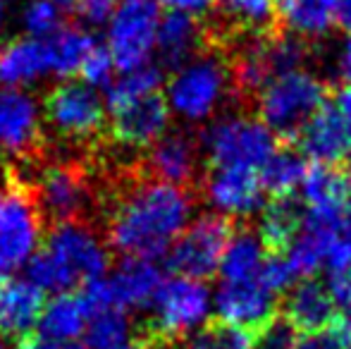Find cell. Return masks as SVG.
I'll return each instance as SVG.
<instances>
[{"label":"cell","instance_id":"cell-18","mask_svg":"<svg viewBox=\"0 0 351 349\" xmlns=\"http://www.w3.org/2000/svg\"><path fill=\"white\" fill-rule=\"evenodd\" d=\"M43 313V289L17 278H0V337L22 342L34 335Z\"/></svg>","mask_w":351,"mask_h":349},{"label":"cell","instance_id":"cell-41","mask_svg":"<svg viewBox=\"0 0 351 349\" xmlns=\"http://www.w3.org/2000/svg\"><path fill=\"white\" fill-rule=\"evenodd\" d=\"M5 22V0H0V27H3Z\"/></svg>","mask_w":351,"mask_h":349},{"label":"cell","instance_id":"cell-40","mask_svg":"<svg viewBox=\"0 0 351 349\" xmlns=\"http://www.w3.org/2000/svg\"><path fill=\"white\" fill-rule=\"evenodd\" d=\"M53 5H56L58 10H60L62 14H77V5H79V0H51Z\"/></svg>","mask_w":351,"mask_h":349},{"label":"cell","instance_id":"cell-12","mask_svg":"<svg viewBox=\"0 0 351 349\" xmlns=\"http://www.w3.org/2000/svg\"><path fill=\"white\" fill-rule=\"evenodd\" d=\"M110 112L112 117L106 134L108 144L120 151H130V154H143L170 127V106L160 91Z\"/></svg>","mask_w":351,"mask_h":349},{"label":"cell","instance_id":"cell-16","mask_svg":"<svg viewBox=\"0 0 351 349\" xmlns=\"http://www.w3.org/2000/svg\"><path fill=\"white\" fill-rule=\"evenodd\" d=\"M294 146L304 158L313 163L342 165L351 154V127L335 110L332 103H325L313 117L304 125Z\"/></svg>","mask_w":351,"mask_h":349},{"label":"cell","instance_id":"cell-34","mask_svg":"<svg viewBox=\"0 0 351 349\" xmlns=\"http://www.w3.org/2000/svg\"><path fill=\"white\" fill-rule=\"evenodd\" d=\"M120 0H79L77 14L86 24H106L112 17Z\"/></svg>","mask_w":351,"mask_h":349},{"label":"cell","instance_id":"cell-9","mask_svg":"<svg viewBox=\"0 0 351 349\" xmlns=\"http://www.w3.org/2000/svg\"><path fill=\"white\" fill-rule=\"evenodd\" d=\"M43 115L32 93L22 88H0V154L8 163L27 170L48 154Z\"/></svg>","mask_w":351,"mask_h":349},{"label":"cell","instance_id":"cell-36","mask_svg":"<svg viewBox=\"0 0 351 349\" xmlns=\"http://www.w3.org/2000/svg\"><path fill=\"white\" fill-rule=\"evenodd\" d=\"M332 106H335V110L344 117V122L351 127V84H344L335 91Z\"/></svg>","mask_w":351,"mask_h":349},{"label":"cell","instance_id":"cell-35","mask_svg":"<svg viewBox=\"0 0 351 349\" xmlns=\"http://www.w3.org/2000/svg\"><path fill=\"white\" fill-rule=\"evenodd\" d=\"M158 5H165L170 12H184V14H201L208 12L215 5V0H158Z\"/></svg>","mask_w":351,"mask_h":349},{"label":"cell","instance_id":"cell-23","mask_svg":"<svg viewBox=\"0 0 351 349\" xmlns=\"http://www.w3.org/2000/svg\"><path fill=\"white\" fill-rule=\"evenodd\" d=\"M88 313L86 304H84L82 292H67L56 297L41 313V333L46 340L51 342H70L77 340L88 326Z\"/></svg>","mask_w":351,"mask_h":349},{"label":"cell","instance_id":"cell-5","mask_svg":"<svg viewBox=\"0 0 351 349\" xmlns=\"http://www.w3.org/2000/svg\"><path fill=\"white\" fill-rule=\"evenodd\" d=\"M206 168H254L270 158L280 141L249 110L227 112L199 132Z\"/></svg>","mask_w":351,"mask_h":349},{"label":"cell","instance_id":"cell-11","mask_svg":"<svg viewBox=\"0 0 351 349\" xmlns=\"http://www.w3.org/2000/svg\"><path fill=\"white\" fill-rule=\"evenodd\" d=\"M141 165L156 180L182 186V189H191L201 196L206 160L204 151H201L199 132H165L156 144L148 146L141 154Z\"/></svg>","mask_w":351,"mask_h":349},{"label":"cell","instance_id":"cell-14","mask_svg":"<svg viewBox=\"0 0 351 349\" xmlns=\"http://www.w3.org/2000/svg\"><path fill=\"white\" fill-rule=\"evenodd\" d=\"M201 199H208L220 213L241 223L263 208V186L254 168H206Z\"/></svg>","mask_w":351,"mask_h":349},{"label":"cell","instance_id":"cell-43","mask_svg":"<svg viewBox=\"0 0 351 349\" xmlns=\"http://www.w3.org/2000/svg\"><path fill=\"white\" fill-rule=\"evenodd\" d=\"M347 321H349V326H351V304H347Z\"/></svg>","mask_w":351,"mask_h":349},{"label":"cell","instance_id":"cell-2","mask_svg":"<svg viewBox=\"0 0 351 349\" xmlns=\"http://www.w3.org/2000/svg\"><path fill=\"white\" fill-rule=\"evenodd\" d=\"M46 225L29 180L12 163L0 160V278L32 258L43 244Z\"/></svg>","mask_w":351,"mask_h":349},{"label":"cell","instance_id":"cell-22","mask_svg":"<svg viewBox=\"0 0 351 349\" xmlns=\"http://www.w3.org/2000/svg\"><path fill=\"white\" fill-rule=\"evenodd\" d=\"M301 199L313 210H349L351 173L344 165L313 163L301 182Z\"/></svg>","mask_w":351,"mask_h":349},{"label":"cell","instance_id":"cell-1","mask_svg":"<svg viewBox=\"0 0 351 349\" xmlns=\"http://www.w3.org/2000/svg\"><path fill=\"white\" fill-rule=\"evenodd\" d=\"M108 268V244L98 228L88 223L53 225L46 232L41 252L32 258L29 278L36 287L53 292H77Z\"/></svg>","mask_w":351,"mask_h":349},{"label":"cell","instance_id":"cell-4","mask_svg":"<svg viewBox=\"0 0 351 349\" xmlns=\"http://www.w3.org/2000/svg\"><path fill=\"white\" fill-rule=\"evenodd\" d=\"M43 120L65 149L93 154L106 144V110L91 86L62 82L43 98Z\"/></svg>","mask_w":351,"mask_h":349},{"label":"cell","instance_id":"cell-45","mask_svg":"<svg viewBox=\"0 0 351 349\" xmlns=\"http://www.w3.org/2000/svg\"><path fill=\"white\" fill-rule=\"evenodd\" d=\"M344 349H351V340H349V345H347V347H344Z\"/></svg>","mask_w":351,"mask_h":349},{"label":"cell","instance_id":"cell-13","mask_svg":"<svg viewBox=\"0 0 351 349\" xmlns=\"http://www.w3.org/2000/svg\"><path fill=\"white\" fill-rule=\"evenodd\" d=\"M215 309L217 318L246 328L261 337L280 318V297L263 287L256 275L249 280L220 282V289L215 294Z\"/></svg>","mask_w":351,"mask_h":349},{"label":"cell","instance_id":"cell-37","mask_svg":"<svg viewBox=\"0 0 351 349\" xmlns=\"http://www.w3.org/2000/svg\"><path fill=\"white\" fill-rule=\"evenodd\" d=\"M337 72H339V77L344 80V84H351V34L344 38L342 48H339Z\"/></svg>","mask_w":351,"mask_h":349},{"label":"cell","instance_id":"cell-39","mask_svg":"<svg viewBox=\"0 0 351 349\" xmlns=\"http://www.w3.org/2000/svg\"><path fill=\"white\" fill-rule=\"evenodd\" d=\"M17 349H62V347L51 340H43V337H38V335H32V337H27V340L17 342Z\"/></svg>","mask_w":351,"mask_h":349},{"label":"cell","instance_id":"cell-8","mask_svg":"<svg viewBox=\"0 0 351 349\" xmlns=\"http://www.w3.org/2000/svg\"><path fill=\"white\" fill-rule=\"evenodd\" d=\"M208 302L210 297L206 282H196L189 278H172L162 282L160 292L153 302V316L139 323L134 333L175 347L182 337H186L206 321Z\"/></svg>","mask_w":351,"mask_h":349},{"label":"cell","instance_id":"cell-17","mask_svg":"<svg viewBox=\"0 0 351 349\" xmlns=\"http://www.w3.org/2000/svg\"><path fill=\"white\" fill-rule=\"evenodd\" d=\"M306 204L299 194L270 196L261 208L256 234L261 239L265 256H285L304 230Z\"/></svg>","mask_w":351,"mask_h":349},{"label":"cell","instance_id":"cell-15","mask_svg":"<svg viewBox=\"0 0 351 349\" xmlns=\"http://www.w3.org/2000/svg\"><path fill=\"white\" fill-rule=\"evenodd\" d=\"M280 318L296 335H311L332 326L339 318V311L323 280L301 278L280 297Z\"/></svg>","mask_w":351,"mask_h":349},{"label":"cell","instance_id":"cell-27","mask_svg":"<svg viewBox=\"0 0 351 349\" xmlns=\"http://www.w3.org/2000/svg\"><path fill=\"white\" fill-rule=\"evenodd\" d=\"M278 17L294 36H323L335 24V0H278Z\"/></svg>","mask_w":351,"mask_h":349},{"label":"cell","instance_id":"cell-26","mask_svg":"<svg viewBox=\"0 0 351 349\" xmlns=\"http://www.w3.org/2000/svg\"><path fill=\"white\" fill-rule=\"evenodd\" d=\"M96 41L93 36L82 27H60L51 36V41H46L48 51V65L51 72L62 80L72 75H79L86 56L93 51Z\"/></svg>","mask_w":351,"mask_h":349},{"label":"cell","instance_id":"cell-21","mask_svg":"<svg viewBox=\"0 0 351 349\" xmlns=\"http://www.w3.org/2000/svg\"><path fill=\"white\" fill-rule=\"evenodd\" d=\"M46 72H51L48 51L38 38L19 36L0 46V88L34 84Z\"/></svg>","mask_w":351,"mask_h":349},{"label":"cell","instance_id":"cell-38","mask_svg":"<svg viewBox=\"0 0 351 349\" xmlns=\"http://www.w3.org/2000/svg\"><path fill=\"white\" fill-rule=\"evenodd\" d=\"M335 22L351 34V0H335Z\"/></svg>","mask_w":351,"mask_h":349},{"label":"cell","instance_id":"cell-10","mask_svg":"<svg viewBox=\"0 0 351 349\" xmlns=\"http://www.w3.org/2000/svg\"><path fill=\"white\" fill-rule=\"evenodd\" d=\"M108 22V51L115 70L130 72L146 65L160 27L158 0H120Z\"/></svg>","mask_w":351,"mask_h":349},{"label":"cell","instance_id":"cell-33","mask_svg":"<svg viewBox=\"0 0 351 349\" xmlns=\"http://www.w3.org/2000/svg\"><path fill=\"white\" fill-rule=\"evenodd\" d=\"M112 72H115V62H112L110 51L106 46H98L96 43L93 51L86 56V60H84L79 75H82L84 84L93 88V86H110Z\"/></svg>","mask_w":351,"mask_h":349},{"label":"cell","instance_id":"cell-6","mask_svg":"<svg viewBox=\"0 0 351 349\" xmlns=\"http://www.w3.org/2000/svg\"><path fill=\"white\" fill-rule=\"evenodd\" d=\"M232 98V80L227 58L213 48L175 70L167 86V106L189 122H204Z\"/></svg>","mask_w":351,"mask_h":349},{"label":"cell","instance_id":"cell-20","mask_svg":"<svg viewBox=\"0 0 351 349\" xmlns=\"http://www.w3.org/2000/svg\"><path fill=\"white\" fill-rule=\"evenodd\" d=\"M162 275L146 258H125L117 265L115 275L108 280L112 294V304L120 311L153 306L158 292L162 287Z\"/></svg>","mask_w":351,"mask_h":349},{"label":"cell","instance_id":"cell-25","mask_svg":"<svg viewBox=\"0 0 351 349\" xmlns=\"http://www.w3.org/2000/svg\"><path fill=\"white\" fill-rule=\"evenodd\" d=\"M230 32L227 41L237 36H258L275 32L278 0H220Z\"/></svg>","mask_w":351,"mask_h":349},{"label":"cell","instance_id":"cell-3","mask_svg":"<svg viewBox=\"0 0 351 349\" xmlns=\"http://www.w3.org/2000/svg\"><path fill=\"white\" fill-rule=\"evenodd\" d=\"M328 103V84L308 70L275 77L254 101V115L280 144H294L304 125Z\"/></svg>","mask_w":351,"mask_h":349},{"label":"cell","instance_id":"cell-31","mask_svg":"<svg viewBox=\"0 0 351 349\" xmlns=\"http://www.w3.org/2000/svg\"><path fill=\"white\" fill-rule=\"evenodd\" d=\"M60 17H62V12L51 0H29L22 12L24 29H27L29 36H34V38L53 36V34L60 29Z\"/></svg>","mask_w":351,"mask_h":349},{"label":"cell","instance_id":"cell-42","mask_svg":"<svg viewBox=\"0 0 351 349\" xmlns=\"http://www.w3.org/2000/svg\"><path fill=\"white\" fill-rule=\"evenodd\" d=\"M344 232L351 237V204H349V215H347V230H344Z\"/></svg>","mask_w":351,"mask_h":349},{"label":"cell","instance_id":"cell-29","mask_svg":"<svg viewBox=\"0 0 351 349\" xmlns=\"http://www.w3.org/2000/svg\"><path fill=\"white\" fill-rule=\"evenodd\" d=\"M162 86V70L158 65H146L136 67V70L122 72L120 80L110 82L108 86V108L117 110V108L127 106L132 101H139L143 96L158 93V88Z\"/></svg>","mask_w":351,"mask_h":349},{"label":"cell","instance_id":"cell-19","mask_svg":"<svg viewBox=\"0 0 351 349\" xmlns=\"http://www.w3.org/2000/svg\"><path fill=\"white\" fill-rule=\"evenodd\" d=\"M208 46L206 29L199 24L194 14L170 12L160 19L156 36V48L160 62L170 70H180L189 60H194Z\"/></svg>","mask_w":351,"mask_h":349},{"label":"cell","instance_id":"cell-44","mask_svg":"<svg viewBox=\"0 0 351 349\" xmlns=\"http://www.w3.org/2000/svg\"><path fill=\"white\" fill-rule=\"evenodd\" d=\"M0 349H8V345H5V340L0 337Z\"/></svg>","mask_w":351,"mask_h":349},{"label":"cell","instance_id":"cell-32","mask_svg":"<svg viewBox=\"0 0 351 349\" xmlns=\"http://www.w3.org/2000/svg\"><path fill=\"white\" fill-rule=\"evenodd\" d=\"M351 340V326L344 313L320 333H311V335H296L291 349H344Z\"/></svg>","mask_w":351,"mask_h":349},{"label":"cell","instance_id":"cell-7","mask_svg":"<svg viewBox=\"0 0 351 349\" xmlns=\"http://www.w3.org/2000/svg\"><path fill=\"white\" fill-rule=\"evenodd\" d=\"M241 220L225 213H204L194 218L167 249L165 265L175 278L208 282L217 275L230 239Z\"/></svg>","mask_w":351,"mask_h":349},{"label":"cell","instance_id":"cell-28","mask_svg":"<svg viewBox=\"0 0 351 349\" xmlns=\"http://www.w3.org/2000/svg\"><path fill=\"white\" fill-rule=\"evenodd\" d=\"M306 170H308V165L294 144H278V149L270 154V158L258 170L261 186L270 196L294 194L296 186L304 182Z\"/></svg>","mask_w":351,"mask_h":349},{"label":"cell","instance_id":"cell-24","mask_svg":"<svg viewBox=\"0 0 351 349\" xmlns=\"http://www.w3.org/2000/svg\"><path fill=\"white\" fill-rule=\"evenodd\" d=\"M263 258H265V252H263V247H261L256 228L251 223H239L234 237L227 244L225 256H222V263L217 273H220L222 282L256 278L261 265H263Z\"/></svg>","mask_w":351,"mask_h":349},{"label":"cell","instance_id":"cell-30","mask_svg":"<svg viewBox=\"0 0 351 349\" xmlns=\"http://www.w3.org/2000/svg\"><path fill=\"white\" fill-rule=\"evenodd\" d=\"M130 337V326H127V316L120 309H106L98 311L88 318L86 326V349H120L127 347Z\"/></svg>","mask_w":351,"mask_h":349}]
</instances>
